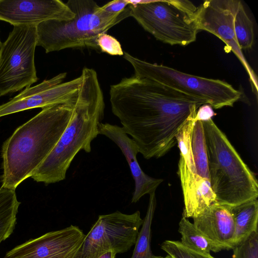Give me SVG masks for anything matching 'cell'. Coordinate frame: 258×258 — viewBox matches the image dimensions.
Here are the masks:
<instances>
[{
    "instance_id": "16",
    "label": "cell",
    "mask_w": 258,
    "mask_h": 258,
    "mask_svg": "<svg viewBox=\"0 0 258 258\" xmlns=\"http://www.w3.org/2000/svg\"><path fill=\"white\" fill-rule=\"evenodd\" d=\"M194 224L207 239L213 252L233 249L234 225L230 207L212 204L193 218Z\"/></svg>"
},
{
    "instance_id": "11",
    "label": "cell",
    "mask_w": 258,
    "mask_h": 258,
    "mask_svg": "<svg viewBox=\"0 0 258 258\" xmlns=\"http://www.w3.org/2000/svg\"><path fill=\"white\" fill-rule=\"evenodd\" d=\"M241 2L239 0L205 1L196 12L199 30L206 31L220 38L225 44V51H232L246 69L253 87L257 90L256 76L239 48L234 32V18Z\"/></svg>"
},
{
    "instance_id": "3",
    "label": "cell",
    "mask_w": 258,
    "mask_h": 258,
    "mask_svg": "<svg viewBox=\"0 0 258 258\" xmlns=\"http://www.w3.org/2000/svg\"><path fill=\"white\" fill-rule=\"evenodd\" d=\"M77 100L70 122L57 143L31 177L46 184L63 180L81 151H91V143L99 134L104 115L105 103L97 74L84 68Z\"/></svg>"
},
{
    "instance_id": "5",
    "label": "cell",
    "mask_w": 258,
    "mask_h": 258,
    "mask_svg": "<svg viewBox=\"0 0 258 258\" xmlns=\"http://www.w3.org/2000/svg\"><path fill=\"white\" fill-rule=\"evenodd\" d=\"M66 4L75 14L70 20H50L36 26L37 46L46 53L67 48L99 49L97 39L101 34L131 17L127 6L119 15L107 17L99 12L92 0H69Z\"/></svg>"
},
{
    "instance_id": "13",
    "label": "cell",
    "mask_w": 258,
    "mask_h": 258,
    "mask_svg": "<svg viewBox=\"0 0 258 258\" xmlns=\"http://www.w3.org/2000/svg\"><path fill=\"white\" fill-rule=\"evenodd\" d=\"M85 235L72 225L30 239L7 252L4 258H73Z\"/></svg>"
},
{
    "instance_id": "1",
    "label": "cell",
    "mask_w": 258,
    "mask_h": 258,
    "mask_svg": "<svg viewBox=\"0 0 258 258\" xmlns=\"http://www.w3.org/2000/svg\"><path fill=\"white\" fill-rule=\"evenodd\" d=\"M113 114L144 158H158L176 143V137L206 102L151 80L133 76L110 86Z\"/></svg>"
},
{
    "instance_id": "9",
    "label": "cell",
    "mask_w": 258,
    "mask_h": 258,
    "mask_svg": "<svg viewBox=\"0 0 258 258\" xmlns=\"http://www.w3.org/2000/svg\"><path fill=\"white\" fill-rule=\"evenodd\" d=\"M143 221L139 211L99 216L73 258H98L109 250L116 254L128 251L135 244Z\"/></svg>"
},
{
    "instance_id": "31",
    "label": "cell",
    "mask_w": 258,
    "mask_h": 258,
    "mask_svg": "<svg viewBox=\"0 0 258 258\" xmlns=\"http://www.w3.org/2000/svg\"><path fill=\"white\" fill-rule=\"evenodd\" d=\"M0 97H1V96H0Z\"/></svg>"
},
{
    "instance_id": "8",
    "label": "cell",
    "mask_w": 258,
    "mask_h": 258,
    "mask_svg": "<svg viewBox=\"0 0 258 258\" xmlns=\"http://www.w3.org/2000/svg\"><path fill=\"white\" fill-rule=\"evenodd\" d=\"M36 26H15L0 49L1 97L30 87L38 80L34 62Z\"/></svg>"
},
{
    "instance_id": "6",
    "label": "cell",
    "mask_w": 258,
    "mask_h": 258,
    "mask_svg": "<svg viewBox=\"0 0 258 258\" xmlns=\"http://www.w3.org/2000/svg\"><path fill=\"white\" fill-rule=\"evenodd\" d=\"M130 1L131 16L157 40L171 45L195 42L199 31L196 7L187 0Z\"/></svg>"
},
{
    "instance_id": "22",
    "label": "cell",
    "mask_w": 258,
    "mask_h": 258,
    "mask_svg": "<svg viewBox=\"0 0 258 258\" xmlns=\"http://www.w3.org/2000/svg\"><path fill=\"white\" fill-rule=\"evenodd\" d=\"M234 32L239 48L247 49L254 42L253 24L241 2L234 18Z\"/></svg>"
},
{
    "instance_id": "14",
    "label": "cell",
    "mask_w": 258,
    "mask_h": 258,
    "mask_svg": "<svg viewBox=\"0 0 258 258\" xmlns=\"http://www.w3.org/2000/svg\"><path fill=\"white\" fill-rule=\"evenodd\" d=\"M75 14L60 0H0V20L15 26H36L50 20L68 21Z\"/></svg>"
},
{
    "instance_id": "29",
    "label": "cell",
    "mask_w": 258,
    "mask_h": 258,
    "mask_svg": "<svg viewBox=\"0 0 258 258\" xmlns=\"http://www.w3.org/2000/svg\"><path fill=\"white\" fill-rule=\"evenodd\" d=\"M163 258H172L169 255H166L165 257H164Z\"/></svg>"
},
{
    "instance_id": "15",
    "label": "cell",
    "mask_w": 258,
    "mask_h": 258,
    "mask_svg": "<svg viewBox=\"0 0 258 258\" xmlns=\"http://www.w3.org/2000/svg\"><path fill=\"white\" fill-rule=\"evenodd\" d=\"M99 134L113 141L126 158L135 181L131 202L136 203L145 195L155 192L163 180L152 177L142 170L137 159L139 153L138 147L122 128L117 125L102 122L99 126Z\"/></svg>"
},
{
    "instance_id": "10",
    "label": "cell",
    "mask_w": 258,
    "mask_h": 258,
    "mask_svg": "<svg viewBox=\"0 0 258 258\" xmlns=\"http://www.w3.org/2000/svg\"><path fill=\"white\" fill-rule=\"evenodd\" d=\"M67 73H60L41 83L24 89L8 102L0 105V117L35 108L59 104L75 105L81 85V75L62 82Z\"/></svg>"
},
{
    "instance_id": "27",
    "label": "cell",
    "mask_w": 258,
    "mask_h": 258,
    "mask_svg": "<svg viewBox=\"0 0 258 258\" xmlns=\"http://www.w3.org/2000/svg\"><path fill=\"white\" fill-rule=\"evenodd\" d=\"M216 115L212 107L208 104H204L199 107L197 110L194 121H207Z\"/></svg>"
},
{
    "instance_id": "17",
    "label": "cell",
    "mask_w": 258,
    "mask_h": 258,
    "mask_svg": "<svg viewBox=\"0 0 258 258\" xmlns=\"http://www.w3.org/2000/svg\"><path fill=\"white\" fill-rule=\"evenodd\" d=\"M234 225L233 248L257 231L258 201L257 199L230 207Z\"/></svg>"
},
{
    "instance_id": "20",
    "label": "cell",
    "mask_w": 258,
    "mask_h": 258,
    "mask_svg": "<svg viewBox=\"0 0 258 258\" xmlns=\"http://www.w3.org/2000/svg\"><path fill=\"white\" fill-rule=\"evenodd\" d=\"M190 144L198 174L203 179L210 181L208 156L202 121L194 122L190 135Z\"/></svg>"
},
{
    "instance_id": "24",
    "label": "cell",
    "mask_w": 258,
    "mask_h": 258,
    "mask_svg": "<svg viewBox=\"0 0 258 258\" xmlns=\"http://www.w3.org/2000/svg\"><path fill=\"white\" fill-rule=\"evenodd\" d=\"M232 249L231 258H258V231L252 233L244 241Z\"/></svg>"
},
{
    "instance_id": "4",
    "label": "cell",
    "mask_w": 258,
    "mask_h": 258,
    "mask_svg": "<svg viewBox=\"0 0 258 258\" xmlns=\"http://www.w3.org/2000/svg\"><path fill=\"white\" fill-rule=\"evenodd\" d=\"M202 123L216 204L231 208L257 199L258 183L254 173L212 119Z\"/></svg>"
},
{
    "instance_id": "18",
    "label": "cell",
    "mask_w": 258,
    "mask_h": 258,
    "mask_svg": "<svg viewBox=\"0 0 258 258\" xmlns=\"http://www.w3.org/2000/svg\"><path fill=\"white\" fill-rule=\"evenodd\" d=\"M21 203L18 201L15 189L0 188V244L12 234L17 221Z\"/></svg>"
},
{
    "instance_id": "21",
    "label": "cell",
    "mask_w": 258,
    "mask_h": 258,
    "mask_svg": "<svg viewBox=\"0 0 258 258\" xmlns=\"http://www.w3.org/2000/svg\"><path fill=\"white\" fill-rule=\"evenodd\" d=\"M180 242L185 246L200 252L210 254L212 247L207 239L188 218L182 216L178 224Z\"/></svg>"
},
{
    "instance_id": "23",
    "label": "cell",
    "mask_w": 258,
    "mask_h": 258,
    "mask_svg": "<svg viewBox=\"0 0 258 258\" xmlns=\"http://www.w3.org/2000/svg\"><path fill=\"white\" fill-rule=\"evenodd\" d=\"M161 248L172 258H215L210 254L191 249L180 241L165 240L161 244Z\"/></svg>"
},
{
    "instance_id": "7",
    "label": "cell",
    "mask_w": 258,
    "mask_h": 258,
    "mask_svg": "<svg viewBox=\"0 0 258 258\" xmlns=\"http://www.w3.org/2000/svg\"><path fill=\"white\" fill-rule=\"evenodd\" d=\"M123 57L133 67L135 76L147 78L204 100L213 108L233 106L241 92L230 84L188 74L162 64L150 63L124 52Z\"/></svg>"
},
{
    "instance_id": "28",
    "label": "cell",
    "mask_w": 258,
    "mask_h": 258,
    "mask_svg": "<svg viewBox=\"0 0 258 258\" xmlns=\"http://www.w3.org/2000/svg\"><path fill=\"white\" fill-rule=\"evenodd\" d=\"M116 253L113 250L108 251L98 258H115Z\"/></svg>"
},
{
    "instance_id": "19",
    "label": "cell",
    "mask_w": 258,
    "mask_h": 258,
    "mask_svg": "<svg viewBox=\"0 0 258 258\" xmlns=\"http://www.w3.org/2000/svg\"><path fill=\"white\" fill-rule=\"evenodd\" d=\"M156 207L155 192L149 194L146 215L139 231L135 247L131 258H163L155 255L151 248V225Z\"/></svg>"
},
{
    "instance_id": "26",
    "label": "cell",
    "mask_w": 258,
    "mask_h": 258,
    "mask_svg": "<svg viewBox=\"0 0 258 258\" xmlns=\"http://www.w3.org/2000/svg\"><path fill=\"white\" fill-rule=\"evenodd\" d=\"M127 0L111 1L99 8V12L108 17H114L120 14L129 5Z\"/></svg>"
},
{
    "instance_id": "12",
    "label": "cell",
    "mask_w": 258,
    "mask_h": 258,
    "mask_svg": "<svg viewBox=\"0 0 258 258\" xmlns=\"http://www.w3.org/2000/svg\"><path fill=\"white\" fill-rule=\"evenodd\" d=\"M195 117L188 119L176 137L180 150L177 173L181 181L184 207L190 210L202 208L215 199L210 181L199 176L193 159L190 135Z\"/></svg>"
},
{
    "instance_id": "25",
    "label": "cell",
    "mask_w": 258,
    "mask_h": 258,
    "mask_svg": "<svg viewBox=\"0 0 258 258\" xmlns=\"http://www.w3.org/2000/svg\"><path fill=\"white\" fill-rule=\"evenodd\" d=\"M97 43L99 49L103 52L112 55H123L120 42L113 36L107 34H100L97 39Z\"/></svg>"
},
{
    "instance_id": "30",
    "label": "cell",
    "mask_w": 258,
    "mask_h": 258,
    "mask_svg": "<svg viewBox=\"0 0 258 258\" xmlns=\"http://www.w3.org/2000/svg\"><path fill=\"white\" fill-rule=\"evenodd\" d=\"M1 44H2V42L0 41V49H1Z\"/></svg>"
},
{
    "instance_id": "2",
    "label": "cell",
    "mask_w": 258,
    "mask_h": 258,
    "mask_svg": "<svg viewBox=\"0 0 258 258\" xmlns=\"http://www.w3.org/2000/svg\"><path fill=\"white\" fill-rule=\"evenodd\" d=\"M75 105L59 104L42 108L6 140L2 149V186L16 189L31 177L57 143Z\"/></svg>"
}]
</instances>
